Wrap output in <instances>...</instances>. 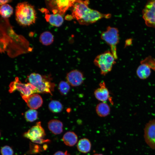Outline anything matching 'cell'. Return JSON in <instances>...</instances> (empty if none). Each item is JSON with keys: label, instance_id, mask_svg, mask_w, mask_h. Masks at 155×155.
I'll return each instance as SVG.
<instances>
[{"label": "cell", "instance_id": "30bf717a", "mask_svg": "<svg viewBox=\"0 0 155 155\" xmlns=\"http://www.w3.org/2000/svg\"><path fill=\"white\" fill-rule=\"evenodd\" d=\"M144 138L146 144L152 149H155V120L150 121L144 129Z\"/></svg>", "mask_w": 155, "mask_h": 155}, {"label": "cell", "instance_id": "ffe728a7", "mask_svg": "<svg viewBox=\"0 0 155 155\" xmlns=\"http://www.w3.org/2000/svg\"><path fill=\"white\" fill-rule=\"evenodd\" d=\"M40 42L43 45H49L53 42V36L50 32H45L41 34L40 37Z\"/></svg>", "mask_w": 155, "mask_h": 155}, {"label": "cell", "instance_id": "4fadbf2b", "mask_svg": "<svg viewBox=\"0 0 155 155\" xmlns=\"http://www.w3.org/2000/svg\"><path fill=\"white\" fill-rule=\"evenodd\" d=\"M99 86L94 92V96L98 100L102 102H106L108 100L110 99L109 91L104 81L100 82Z\"/></svg>", "mask_w": 155, "mask_h": 155}, {"label": "cell", "instance_id": "8fae6325", "mask_svg": "<svg viewBox=\"0 0 155 155\" xmlns=\"http://www.w3.org/2000/svg\"><path fill=\"white\" fill-rule=\"evenodd\" d=\"M66 79L70 86L77 87L80 86L83 83L84 78L81 71L78 70L74 69L67 74Z\"/></svg>", "mask_w": 155, "mask_h": 155}, {"label": "cell", "instance_id": "5bb4252c", "mask_svg": "<svg viewBox=\"0 0 155 155\" xmlns=\"http://www.w3.org/2000/svg\"><path fill=\"white\" fill-rule=\"evenodd\" d=\"M45 11V18L47 22L51 25L56 27H59L63 24V19L61 15L59 13L50 14Z\"/></svg>", "mask_w": 155, "mask_h": 155}, {"label": "cell", "instance_id": "9a60e30c", "mask_svg": "<svg viewBox=\"0 0 155 155\" xmlns=\"http://www.w3.org/2000/svg\"><path fill=\"white\" fill-rule=\"evenodd\" d=\"M49 130L55 135L61 134L63 131V124L60 121L57 119H52L48 123Z\"/></svg>", "mask_w": 155, "mask_h": 155}, {"label": "cell", "instance_id": "484cf974", "mask_svg": "<svg viewBox=\"0 0 155 155\" xmlns=\"http://www.w3.org/2000/svg\"><path fill=\"white\" fill-rule=\"evenodd\" d=\"M1 155H13V151L12 148L8 145L2 147L0 150Z\"/></svg>", "mask_w": 155, "mask_h": 155}, {"label": "cell", "instance_id": "9c48e42d", "mask_svg": "<svg viewBox=\"0 0 155 155\" xmlns=\"http://www.w3.org/2000/svg\"><path fill=\"white\" fill-rule=\"evenodd\" d=\"M23 136L34 143L40 139H43L46 134L44 129L42 126L41 122L38 121L27 132H25Z\"/></svg>", "mask_w": 155, "mask_h": 155}, {"label": "cell", "instance_id": "1f68e13d", "mask_svg": "<svg viewBox=\"0 0 155 155\" xmlns=\"http://www.w3.org/2000/svg\"></svg>", "mask_w": 155, "mask_h": 155}, {"label": "cell", "instance_id": "277c9868", "mask_svg": "<svg viewBox=\"0 0 155 155\" xmlns=\"http://www.w3.org/2000/svg\"><path fill=\"white\" fill-rule=\"evenodd\" d=\"M116 60L111 52L107 51L97 55L94 61L95 65L100 69V74L105 76L111 71Z\"/></svg>", "mask_w": 155, "mask_h": 155}, {"label": "cell", "instance_id": "f1b7e54d", "mask_svg": "<svg viewBox=\"0 0 155 155\" xmlns=\"http://www.w3.org/2000/svg\"><path fill=\"white\" fill-rule=\"evenodd\" d=\"M11 1V0H0V6L5 4H7Z\"/></svg>", "mask_w": 155, "mask_h": 155}, {"label": "cell", "instance_id": "7402d4cb", "mask_svg": "<svg viewBox=\"0 0 155 155\" xmlns=\"http://www.w3.org/2000/svg\"><path fill=\"white\" fill-rule=\"evenodd\" d=\"M48 107L49 110L54 113H60L63 109L62 104L59 101L55 100H52L49 102Z\"/></svg>", "mask_w": 155, "mask_h": 155}, {"label": "cell", "instance_id": "4316f807", "mask_svg": "<svg viewBox=\"0 0 155 155\" xmlns=\"http://www.w3.org/2000/svg\"><path fill=\"white\" fill-rule=\"evenodd\" d=\"M32 145L34 147L33 148L31 146V149H32L31 150L32 151V153H38L41 150V149L40 147H41L37 145Z\"/></svg>", "mask_w": 155, "mask_h": 155}, {"label": "cell", "instance_id": "44dd1931", "mask_svg": "<svg viewBox=\"0 0 155 155\" xmlns=\"http://www.w3.org/2000/svg\"><path fill=\"white\" fill-rule=\"evenodd\" d=\"M13 13V9L11 6L8 4L0 6V15L4 18L10 17Z\"/></svg>", "mask_w": 155, "mask_h": 155}, {"label": "cell", "instance_id": "cb8c5ba5", "mask_svg": "<svg viewBox=\"0 0 155 155\" xmlns=\"http://www.w3.org/2000/svg\"><path fill=\"white\" fill-rule=\"evenodd\" d=\"M58 88L59 92L61 95H66L69 91L70 86L67 81H62L59 83Z\"/></svg>", "mask_w": 155, "mask_h": 155}, {"label": "cell", "instance_id": "603a6c76", "mask_svg": "<svg viewBox=\"0 0 155 155\" xmlns=\"http://www.w3.org/2000/svg\"><path fill=\"white\" fill-rule=\"evenodd\" d=\"M38 115V112L36 110L30 109L25 112L24 117L27 121L31 122L37 119Z\"/></svg>", "mask_w": 155, "mask_h": 155}, {"label": "cell", "instance_id": "52a82bcc", "mask_svg": "<svg viewBox=\"0 0 155 155\" xmlns=\"http://www.w3.org/2000/svg\"><path fill=\"white\" fill-rule=\"evenodd\" d=\"M142 14L146 26L155 28V0L148 1L146 3Z\"/></svg>", "mask_w": 155, "mask_h": 155}, {"label": "cell", "instance_id": "3957f363", "mask_svg": "<svg viewBox=\"0 0 155 155\" xmlns=\"http://www.w3.org/2000/svg\"><path fill=\"white\" fill-rule=\"evenodd\" d=\"M52 81V78L49 75H43L34 73L30 74L27 79L28 83L36 88L37 93H48L51 95L55 87V83Z\"/></svg>", "mask_w": 155, "mask_h": 155}, {"label": "cell", "instance_id": "d4e9b609", "mask_svg": "<svg viewBox=\"0 0 155 155\" xmlns=\"http://www.w3.org/2000/svg\"><path fill=\"white\" fill-rule=\"evenodd\" d=\"M148 65L150 68L155 71V59L151 56L146 57L140 62Z\"/></svg>", "mask_w": 155, "mask_h": 155}, {"label": "cell", "instance_id": "83f0119b", "mask_svg": "<svg viewBox=\"0 0 155 155\" xmlns=\"http://www.w3.org/2000/svg\"><path fill=\"white\" fill-rule=\"evenodd\" d=\"M54 155H70L67 151L63 152L61 151H59L56 152Z\"/></svg>", "mask_w": 155, "mask_h": 155}, {"label": "cell", "instance_id": "f546056e", "mask_svg": "<svg viewBox=\"0 0 155 155\" xmlns=\"http://www.w3.org/2000/svg\"><path fill=\"white\" fill-rule=\"evenodd\" d=\"M132 43V39H127L125 41V46H129Z\"/></svg>", "mask_w": 155, "mask_h": 155}, {"label": "cell", "instance_id": "8992f818", "mask_svg": "<svg viewBox=\"0 0 155 155\" xmlns=\"http://www.w3.org/2000/svg\"><path fill=\"white\" fill-rule=\"evenodd\" d=\"M9 87L8 92L9 93H11L17 90L20 92L22 97L27 96L37 93L35 86L29 83L26 84L22 83L17 77L10 83Z\"/></svg>", "mask_w": 155, "mask_h": 155}, {"label": "cell", "instance_id": "4dcf8cb0", "mask_svg": "<svg viewBox=\"0 0 155 155\" xmlns=\"http://www.w3.org/2000/svg\"><path fill=\"white\" fill-rule=\"evenodd\" d=\"M93 155H103L102 154H101L96 153V154H93Z\"/></svg>", "mask_w": 155, "mask_h": 155}, {"label": "cell", "instance_id": "7c38bea8", "mask_svg": "<svg viewBox=\"0 0 155 155\" xmlns=\"http://www.w3.org/2000/svg\"><path fill=\"white\" fill-rule=\"evenodd\" d=\"M31 109L36 110L40 107L43 104V100L41 96L34 93L26 97H22Z\"/></svg>", "mask_w": 155, "mask_h": 155}, {"label": "cell", "instance_id": "6da1fadb", "mask_svg": "<svg viewBox=\"0 0 155 155\" xmlns=\"http://www.w3.org/2000/svg\"><path fill=\"white\" fill-rule=\"evenodd\" d=\"M88 1L75 0L72 5V16L82 25H88L95 22L103 18H109L110 14H104L90 8Z\"/></svg>", "mask_w": 155, "mask_h": 155}, {"label": "cell", "instance_id": "e0dca14e", "mask_svg": "<svg viewBox=\"0 0 155 155\" xmlns=\"http://www.w3.org/2000/svg\"><path fill=\"white\" fill-rule=\"evenodd\" d=\"M62 139L65 145L69 146H73L77 143L78 137L74 132L69 131L63 135Z\"/></svg>", "mask_w": 155, "mask_h": 155}, {"label": "cell", "instance_id": "ba28073f", "mask_svg": "<svg viewBox=\"0 0 155 155\" xmlns=\"http://www.w3.org/2000/svg\"><path fill=\"white\" fill-rule=\"evenodd\" d=\"M75 0H56L49 1L47 3L50 8L52 9L53 14H64L66 10L72 6Z\"/></svg>", "mask_w": 155, "mask_h": 155}, {"label": "cell", "instance_id": "ac0fdd59", "mask_svg": "<svg viewBox=\"0 0 155 155\" xmlns=\"http://www.w3.org/2000/svg\"><path fill=\"white\" fill-rule=\"evenodd\" d=\"M110 111L109 106L106 102L99 103L96 107V111L97 114L101 117H104L108 115Z\"/></svg>", "mask_w": 155, "mask_h": 155}, {"label": "cell", "instance_id": "d6a6232c", "mask_svg": "<svg viewBox=\"0 0 155 155\" xmlns=\"http://www.w3.org/2000/svg\"></svg>", "mask_w": 155, "mask_h": 155}, {"label": "cell", "instance_id": "5b68a950", "mask_svg": "<svg viewBox=\"0 0 155 155\" xmlns=\"http://www.w3.org/2000/svg\"><path fill=\"white\" fill-rule=\"evenodd\" d=\"M101 37L110 46L111 53L115 59H117V46L119 41L118 29L109 26L107 27L106 31L102 33Z\"/></svg>", "mask_w": 155, "mask_h": 155}, {"label": "cell", "instance_id": "d6986e66", "mask_svg": "<svg viewBox=\"0 0 155 155\" xmlns=\"http://www.w3.org/2000/svg\"><path fill=\"white\" fill-rule=\"evenodd\" d=\"M77 147L78 150L83 153H86L90 151L91 144L90 140L86 138L81 139L78 142Z\"/></svg>", "mask_w": 155, "mask_h": 155}, {"label": "cell", "instance_id": "2e32d148", "mask_svg": "<svg viewBox=\"0 0 155 155\" xmlns=\"http://www.w3.org/2000/svg\"><path fill=\"white\" fill-rule=\"evenodd\" d=\"M151 69L146 64L140 63L136 70V74L138 78L142 80H145L148 78L151 73Z\"/></svg>", "mask_w": 155, "mask_h": 155}, {"label": "cell", "instance_id": "7a4b0ae2", "mask_svg": "<svg viewBox=\"0 0 155 155\" xmlns=\"http://www.w3.org/2000/svg\"><path fill=\"white\" fill-rule=\"evenodd\" d=\"M17 22L23 26H29L35 22L36 13L34 7L27 2L19 3L15 10Z\"/></svg>", "mask_w": 155, "mask_h": 155}]
</instances>
